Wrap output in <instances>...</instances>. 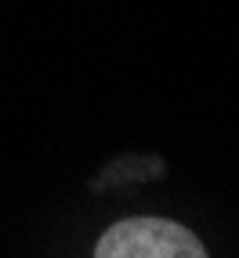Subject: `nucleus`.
I'll list each match as a JSON object with an SVG mask.
<instances>
[{
  "label": "nucleus",
  "mask_w": 239,
  "mask_h": 258,
  "mask_svg": "<svg viewBox=\"0 0 239 258\" xmlns=\"http://www.w3.org/2000/svg\"><path fill=\"white\" fill-rule=\"evenodd\" d=\"M94 258H210L192 229L170 218H124L101 233Z\"/></svg>",
  "instance_id": "obj_1"
}]
</instances>
